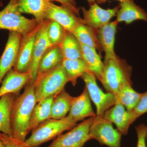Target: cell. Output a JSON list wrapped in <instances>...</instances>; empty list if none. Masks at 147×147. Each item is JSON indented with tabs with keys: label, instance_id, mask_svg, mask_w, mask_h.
Instances as JSON below:
<instances>
[{
	"label": "cell",
	"instance_id": "d4e9b609",
	"mask_svg": "<svg viewBox=\"0 0 147 147\" xmlns=\"http://www.w3.org/2000/svg\"><path fill=\"white\" fill-rule=\"evenodd\" d=\"M63 60L59 45H54L48 48L41 58L38 67L37 75H41L61 63Z\"/></svg>",
	"mask_w": 147,
	"mask_h": 147
},
{
	"label": "cell",
	"instance_id": "7402d4cb",
	"mask_svg": "<svg viewBox=\"0 0 147 147\" xmlns=\"http://www.w3.org/2000/svg\"><path fill=\"white\" fill-rule=\"evenodd\" d=\"M16 95L7 94L0 98V132L12 137L11 115Z\"/></svg>",
	"mask_w": 147,
	"mask_h": 147
},
{
	"label": "cell",
	"instance_id": "4316f807",
	"mask_svg": "<svg viewBox=\"0 0 147 147\" xmlns=\"http://www.w3.org/2000/svg\"><path fill=\"white\" fill-rule=\"evenodd\" d=\"M132 86V84H127L124 86L116 96L117 101L120 102L129 111H133L143 94L136 91Z\"/></svg>",
	"mask_w": 147,
	"mask_h": 147
},
{
	"label": "cell",
	"instance_id": "9c48e42d",
	"mask_svg": "<svg viewBox=\"0 0 147 147\" xmlns=\"http://www.w3.org/2000/svg\"><path fill=\"white\" fill-rule=\"evenodd\" d=\"M49 20H45L39 24L35 40L31 64L28 71L30 82L33 83L37 74L38 67L41 58L48 48L52 47L47 34Z\"/></svg>",
	"mask_w": 147,
	"mask_h": 147
},
{
	"label": "cell",
	"instance_id": "7c38bea8",
	"mask_svg": "<svg viewBox=\"0 0 147 147\" xmlns=\"http://www.w3.org/2000/svg\"><path fill=\"white\" fill-rule=\"evenodd\" d=\"M119 5L113 8L104 9L96 2L90 6L89 9L81 7L84 18L82 23L96 30L110 22L111 18L116 16L119 9Z\"/></svg>",
	"mask_w": 147,
	"mask_h": 147
},
{
	"label": "cell",
	"instance_id": "4dcf8cb0",
	"mask_svg": "<svg viewBox=\"0 0 147 147\" xmlns=\"http://www.w3.org/2000/svg\"><path fill=\"white\" fill-rule=\"evenodd\" d=\"M137 136V147H147L146 136L147 134V125L141 124L135 127Z\"/></svg>",
	"mask_w": 147,
	"mask_h": 147
},
{
	"label": "cell",
	"instance_id": "e0dca14e",
	"mask_svg": "<svg viewBox=\"0 0 147 147\" xmlns=\"http://www.w3.org/2000/svg\"><path fill=\"white\" fill-rule=\"evenodd\" d=\"M30 82L28 73H20L11 68L7 73L0 86V98L7 94L18 95L23 88Z\"/></svg>",
	"mask_w": 147,
	"mask_h": 147
},
{
	"label": "cell",
	"instance_id": "4fadbf2b",
	"mask_svg": "<svg viewBox=\"0 0 147 147\" xmlns=\"http://www.w3.org/2000/svg\"><path fill=\"white\" fill-rule=\"evenodd\" d=\"M45 20L53 21L62 26L65 30L71 32L82 18L62 5L50 2L45 13Z\"/></svg>",
	"mask_w": 147,
	"mask_h": 147
},
{
	"label": "cell",
	"instance_id": "2e32d148",
	"mask_svg": "<svg viewBox=\"0 0 147 147\" xmlns=\"http://www.w3.org/2000/svg\"><path fill=\"white\" fill-rule=\"evenodd\" d=\"M116 20L109 22L97 30V36L102 51L105 53L104 61L115 59L117 57L115 51L117 27Z\"/></svg>",
	"mask_w": 147,
	"mask_h": 147
},
{
	"label": "cell",
	"instance_id": "52a82bcc",
	"mask_svg": "<svg viewBox=\"0 0 147 147\" xmlns=\"http://www.w3.org/2000/svg\"><path fill=\"white\" fill-rule=\"evenodd\" d=\"M122 134L113 127V123L103 117L96 116L90 127V140L94 139L101 145L121 147Z\"/></svg>",
	"mask_w": 147,
	"mask_h": 147
},
{
	"label": "cell",
	"instance_id": "74e56055",
	"mask_svg": "<svg viewBox=\"0 0 147 147\" xmlns=\"http://www.w3.org/2000/svg\"><path fill=\"white\" fill-rule=\"evenodd\" d=\"M146 139L147 141V134L146 135Z\"/></svg>",
	"mask_w": 147,
	"mask_h": 147
},
{
	"label": "cell",
	"instance_id": "7a4b0ae2",
	"mask_svg": "<svg viewBox=\"0 0 147 147\" xmlns=\"http://www.w3.org/2000/svg\"><path fill=\"white\" fill-rule=\"evenodd\" d=\"M104 67L100 82L108 92L116 96L121 89L127 84H132V67L125 61L117 57L104 61Z\"/></svg>",
	"mask_w": 147,
	"mask_h": 147
},
{
	"label": "cell",
	"instance_id": "30bf717a",
	"mask_svg": "<svg viewBox=\"0 0 147 147\" xmlns=\"http://www.w3.org/2000/svg\"><path fill=\"white\" fill-rule=\"evenodd\" d=\"M103 117L115 123L117 129L122 134L126 135L129 127L139 118L134 111H129L120 102L117 101L113 107L105 112Z\"/></svg>",
	"mask_w": 147,
	"mask_h": 147
},
{
	"label": "cell",
	"instance_id": "8d00e7d4",
	"mask_svg": "<svg viewBox=\"0 0 147 147\" xmlns=\"http://www.w3.org/2000/svg\"><path fill=\"white\" fill-rule=\"evenodd\" d=\"M2 5V3L1 2L0 3V7H1V6Z\"/></svg>",
	"mask_w": 147,
	"mask_h": 147
},
{
	"label": "cell",
	"instance_id": "e575fe53",
	"mask_svg": "<svg viewBox=\"0 0 147 147\" xmlns=\"http://www.w3.org/2000/svg\"><path fill=\"white\" fill-rule=\"evenodd\" d=\"M87 1L89 4L90 6L91 5H92L93 4L95 3H96V0H87Z\"/></svg>",
	"mask_w": 147,
	"mask_h": 147
},
{
	"label": "cell",
	"instance_id": "ffe728a7",
	"mask_svg": "<svg viewBox=\"0 0 147 147\" xmlns=\"http://www.w3.org/2000/svg\"><path fill=\"white\" fill-rule=\"evenodd\" d=\"M81 45L82 59L86 66L88 71L93 74L96 78L100 82L104 67L100 55L98 54L95 49L83 44Z\"/></svg>",
	"mask_w": 147,
	"mask_h": 147
},
{
	"label": "cell",
	"instance_id": "83f0119b",
	"mask_svg": "<svg viewBox=\"0 0 147 147\" xmlns=\"http://www.w3.org/2000/svg\"><path fill=\"white\" fill-rule=\"evenodd\" d=\"M61 64L66 72L69 82L74 86H76L77 79L88 71L82 59H63Z\"/></svg>",
	"mask_w": 147,
	"mask_h": 147
},
{
	"label": "cell",
	"instance_id": "cb8c5ba5",
	"mask_svg": "<svg viewBox=\"0 0 147 147\" xmlns=\"http://www.w3.org/2000/svg\"><path fill=\"white\" fill-rule=\"evenodd\" d=\"M74 98L65 90L56 96L52 102L50 119H60L66 117Z\"/></svg>",
	"mask_w": 147,
	"mask_h": 147
},
{
	"label": "cell",
	"instance_id": "1f68e13d",
	"mask_svg": "<svg viewBox=\"0 0 147 147\" xmlns=\"http://www.w3.org/2000/svg\"><path fill=\"white\" fill-rule=\"evenodd\" d=\"M133 111L139 118L147 113V91L143 93L142 97Z\"/></svg>",
	"mask_w": 147,
	"mask_h": 147
},
{
	"label": "cell",
	"instance_id": "d6986e66",
	"mask_svg": "<svg viewBox=\"0 0 147 147\" xmlns=\"http://www.w3.org/2000/svg\"><path fill=\"white\" fill-rule=\"evenodd\" d=\"M49 3L48 0H17L20 12L33 15L38 24L45 20Z\"/></svg>",
	"mask_w": 147,
	"mask_h": 147
},
{
	"label": "cell",
	"instance_id": "484cf974",
	"mask_svg": "<svg viewBox=\"0 0 147 147\" xmlns=\"http://www.w3.org/2000/svg\"><path fill=\"white\" fill-rule=\"evenodd\" d=\"M59 46L63 59H82L81 44L70 32L66 31L63 39Z\"/></svg>",
	"mask_w": 147,
	"mask_h": 147
},
{
	"label": "cell",
	"instance_id": "f35d334b",
	"mask_svg": "<svg viewBox=\"0 0 147 147\" xmlns=\"http://www.w3.org/2000/svg\"></svg>",
	"mask_w": 147,
	"mask_h": 147
},
{
	"label": "cell",
	"instance_id": "f546056e",
	"mask_svg": "<svg viewBox=\"0 0 147 147\" xmlns=\"http://www.w3.org/2000/svg\"><path fill=\"white\" fill-rule=\"evenodd\" d=\"M0 139L6 147H29L24 142L10 137L2 132H0Z\"/></svg>",
	"mask_w": 147,
	"mask_h": 147
},
{
	"label": "cell",
	"instance_id": "d590c367",
	"mask_svg": "<svg viewBox=\"0 0 147 147\" xmlns=\"http://www.w3.org/2000/svg\"><path fill=\"white\" fill-rule=\"evenodd\" d=\"M0 147H6L1 139H0Z\"/></svg>",
	"mask_w": 147,
	"mask_h": 147
},
{
	"label": "cell",
	"instance_id": "8fae6325",
	"mask_svg": "<svg viewBox=\"0 0 147 147\" xmlns=\"http://www.w3.org/2000/svg\"><path fill=\"white\" fill-rule=\"evenodd\" d=\"M22 38V35L16 32L9 33L5 48L0 57V86L6 74L15 65Z\"/></svg>",
	"mask_w": 147,
	"mask_h": 147
},
{
	"label": "cell",
	"instance_id": "603a6c76",
	"mask_svg": "<svg viewBox=\"0 0 147 147\" xmlns=\"http://www.w3.org/2000/svg\"><path fill=\"white\" fill-rule=\"evenodd\" d=\"M55 96H48L36 103L33 110L30 119L29 125L30 132L40 123L50 119L51 106Z\"/></svg>",
	"mask_w": 147,
	"mask_h": 147
},
{
	"label": "cell",
	"instance_id": "6da1fadb",
	"mask_svg": "<svg viewBox=\"0 0 147 147\" xmlns=\"http://www.w3.org/2000/svg\"><path fill=\"white\" fill-rule=\"evenodd\" d=\"M37 102L34 82H29L23 93L14 100L11 109V126L12 137L25 142L28 134L29 125L33 110Z\"/></svg>",
	"mask_w": 147,
	"mask_h": 147
},
{
	"label": "cell",
	"instance_id": "5b68a950",
	"mask_svg": "<svg viewBox=\"0 0 147 147\" xmlns=\"http://www.w3.org/2000/svg\"><path fill=\"white\" fill-rule=\"evenodd\" d=\"M34 18L30 19L23 16L18 10L17 0H9L8 3L0 11V29L8 30L25 36L38 27Z\"/></svg>",
	"mask_w": 147,
	"mask_h": 147
},
{
	"label": "cell",
	"instance_id": "9a60e30c",
	"mask_svg": "<svg viewBox=\"0 0 147 147\" xmlns=\"http://www.w3.org/2000/svg\"><path fill=\"white\" fill-rule=\"evenodd\" d=\"M67 117L76 123L86 118L96 117L91 103L88 90L85 87L79 96L74 97Z\"/></svg>",
	"mask_w": 147,
	"mask_h": 147
},
{
	"label": "cell",
	"instance_id": "f1b7e54d",
	"mask_svg": "<svg viewBox=\"0 0 147 147\" xmlns=\"http://www.w3.org/2000/svg\"><path fill=\"white\" fill-rule=\"evenodd\" d=\"M66 31L64 28L55 21L49 20L47 34L52 46L59 45L62 41Z\"/></svg>",
	"mask_w": 147,
	"mask_h": 147
},
{
	"label": "cell",
	"instance_id": "d6a6232c",
	"mask_svg": "<svg viewBox=\"0 0 147 147\" xmlns=\"http://www.w3.org/2000/svg\"><path fill=\"white\" fill-rule=\"evenodd\" d=\"M48 1L52 2L56 1L60 3L61 5L71 11L75 15L79 17L80 9L77 7L75 0H48Z\"/></svg>",
	"mask_w": 147,
	"mask_h": 147
},
{
	"label": "cell",
	"instance_id": "277c9868",
	"mask_svg": "<svg viewBox=\"0 0 147 147\" xmlns=\"http://www.w3.org/2000/svg\"><path fill=\"white\" fill-rule=\"evenodd\" d=\"M76 125L67 116L60 119H49L33 129L31 135L24 142L28 147H38Z\"/></svg>",
	"mask_w": 147,
	"mask_h": 147
},
{
	"label": "cell",
	"instance_id": "3957f363",
	"mask_svg": "<svg viewBox=\"0 0 147 147\" xmlns=\"http://www.w3.org/2000/svg\"><path fill=\"white\" fill-rule=\"evenodd\" d=\"M69 79L61 63L45 73L37 75L34 82L37 102L65 90Z\"/></svg>",
	"mask_w": 147,
	"mask_h": 147
},
{
	"label": "cell",
	"instance_id": "8992f818",
	"mask_svg": "<svg viewBox=\"0 0 147 147\" xmlns=\"http://www.w3.org/2000/svg\"><path fill=\"white\" fill-rule=\"evenodd\" d=\"M81 78L84 80L90 98L96 107V116L103 117L105 112L117 102L115 95L104 92L98 85L96 78L93 74L89 71H86Z\"/></svg>",
	"mask_w": 147,
	"mask_h": 147
},
{
	"label": "cell",
	"instance_id": "836d02e7",
	"mask_svg": "<svg viewBox=\"0 0 147 147\" xmlns=\"http://www.w3.org/2000/svg\"><path fill=\"white\" fill-rule=\"evenodd\" d=\"M109 0H96V2L98 4H101L104 3L107 1ZM117 1H119L120 2H121L124 1H127V0H117Z\"/></svg>",
	"mask_w": 147,
	"mask_h": 147
},
{
	"label": "cell",
	"instance_id": "ac0fdd59",
	"mask_svg": "<svg viewBox=\"0 0 147 147\" xmlns=\"http://www.w3.org/2000/svg\"><path fill=\"white\" fill-rule=\"evenodd\" d=\"M119 7L116 20L119 23L125 22L126 24H129L137 20L147 22V13L142 7L136 5L134 0L121 2Z\"/></svg>",
	"mask_w": 147,
	"mask_h": 147
},
{
	"label": "cell",
	"instance_id": "44dd1931",
	"mask_svg": "<svg viewBox=\"0 0 147 147\" xmlns=\"http://www.w3.org/2000/svg\"><path fill=\"white\" fill-rule=\"evenodd\" d=\"M71 33L81 44L102 51L97 36V30L80 22L76 25Z\"/></svg>",
	"mask_w": 147,
	"mask_h": 147
},
{
	"label": "cell",
	"instance_id": "ba28073f",
	"mask_svg": "<svg viewBox=\"0 0 147 147\" xmlns=\"http://www.w3.org/2000/svg\"><path fill=\"white\" fill-rule=\"evenodd\" d=\"M96 117L85 120L65 134L59 135L47 147H84L90 141V127Z\"/></svg>",
	"mask_w": 147,
	"mask_h": 147
},
{
	"label": "cell",
	"instance_id": "5bb4252c",
	"mask_svg": "<svg viewBox=\"0 0 147 147\" xmlns=\"http://www.w3.org/2000/svg\"><path fill=\"white\" fill-rule=\"evenodd\" d=\"M38 28V27L29 34L22 36L16 63L13 68L15 71L20 73H28Z\"/></svg>",
	"mask_w": 147,
	"mask_h": 147
}]
</instances>
